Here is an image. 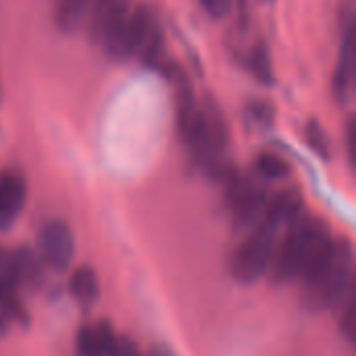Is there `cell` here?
I'll list each match as a JSON object with an SVG mask.
<instances>
[{
  "mask_svg": "<svg viewBox=\"0 0 356 356\" xmlns=\"http://www.w3.org/2000/svg\"><path fill=\"white\" fill-rule=\"evenodd\" d=\"M302 298L309 309L342 307L355 288V252L348 240L327 242L302 273Z\"/></svg>",
  "mask_w": 356,
  "mask_h": 356,
  "instance_id": "1",
  "label": "cell"
},
{
  "mask_svg": "<svg viewBox=\"0 0 356 356\" xmlns=\"http://www.w3.org/2000/svg\"><path fill=\"white\" fill-rule=\"evenodd\" d=\"M330 234L327 225L317 217H298L282 246L273 252V275L277 282L288 284L302 277L305 269L313 263V259L327 246Z\"/></svg>",
  "mask_w": 356,
  "mask_h": 356,
  "instance_id": "2",
  "label": "cell"
},
{
  "mask_svg": "<svg viewBox=\"0 0 356 356\" xmlns=\"http://www.w3.org/2000/svg\"><path fill=\"white\" fill-rule=\"evenodd\" d=\"M273 240H275V229L261 221L257 232L234 254L232 275L236 282L252 286L267 275L273 263V252H275Z\"/></svg>",
  "mask_w": 356,
  "mask_h": 356,
  "instance_id": "3",
  "label": "cell"
},
{
  "mask_svg": "<svg viewBox=\"0 0 356 356\" xmlns=\"http://www.w3.org/2000/svg\"><path fill=\"white\" fill-rule=\"evenodd\" d=\"M40 254L54 271H67L75 257L73 232L65 221H48L40 232Z\"/></svg>",
  "mask_w": 356,
  "mask_h": 356,
  "instance_id": "4",
  "label": "cell"
},
{
  "mask_svg": "<svg viewBox=\"0 0 356 356\" xmlns=\"http://www.w3.org/2000/svg\"><path fill=\"white\" fill-rule=\"evenodd\" d=\"M131 10V0H90L86 23L88 33L96 44H102L104 38L121 23V19Z\"/></svg>",
  "mask_w": 356,
  "mask_h": 356,
  "instance_id": "5",
  "label": "cell"
},
{
  "mask_svg": "<svg viewBox=\"0 0 356 356\" xmlns=\"http://www.w3.org/2000/svg\"><path fill=\"white\" fill-rule=\"evenodd\" d=\"M229 207L236 223L248 225L257 221V217L265 209V194L259 184L252 179H236L229 188Z\"/></svg>",
  "mask_w": 356,
  "mask_h": 356,
  "instance_id": "6",
  "label": "cell"
},
{
  "mask_svg": "<svg viewBox=\"0 0 356 356\" xmlns=\"http://www.w3.org/2000/svg\"><path fill=\"white\" fill-rule=\"evenodd\" d=\"M25 181L17 173L0 175V232H6L23 211Z\"/></svg>",
  "mask_w": 356,
  "mask_h": 356,
  "instance_id": "7",
  "label": "cell"
},
{
  "mask_svg": "<svg viewBox=\"0 0 356 356\" xmlns=\"http://www.w3.org/2000/svg\"><path fill=\"white\" fill-rule=\"evenodd\" d=\"M302 213V194L296 188L280 192L265 209H263V223L273 227L275 232L282 225H292Z\"/></svg>",
  "mask_w": 356,
  "mask_h": 356,
  "instance_id": "8",
  "label": "cell"
},
{
  "mask_svg": "<svg viewBox=\"0 0 356 356\" xmlns=\"http://www.w3.org/2000/svg\"><path fill=\"white\" fill-rule=\"evenodd\" d=\"M117 336L106 323L86 325L77 334V355L79 356H113Z\"/></svg>",
  "mask_w": 356,
  "mask_h": 356,
  "instance_id": "9",
  "label": "cell"
},
{
  "mask_svg": "<svg viewBox=\"0 0 356 356\" xmlns=\"http://www.w3.org/2000/svg\"><path fill=\"white\" fill-rule=\"evenodd\" d=\"M69 290L75 302H79L81 307H92L100 296V282L96 271L92 267L75 269L69 280Z\"/></svg>",
  "mask_w": 356,
  "mask_h": 356,
  "instance_id": "10",
  "label": "cell"
},
{
  "mask_svg": "<svg viewBox=\"0 0 356 356\" xmlns=\"http://www.w3.org/2000/svg\"><path fill=\"white\" fill-rule=\"evenodd\" d=\"M355 33H353V29H348V33L344 38V46H342V58H340V65H338V71H336V79H334L336 94H338V98L342 102L350 94L353 79H355Z\"/></svg>",
  "mask_w": 356,
  "mask_h": 356,
  "instance_id": "11",
  "label": "cell"
},
{
  "mask_svg": "<svg viewBox=\"0 0 356 356\" xmlns=\"http://www.w3.org/2000/svg\"><path fill=\"white\" fill-rule=\"evenodd\" d=\"M90 0H56V25L63 31H75L88 13Z\"/></svg>",
  "mask_w": 356,
  "mask_h": 356,
  "instance_id": "12",
  "label": "cell"
},
{
  "mask_svg": "<svg viewBox=\"0 0 356 356\" xmlns=\"http://www.w3.org/2000/svg\"><path fill=\"white\" fill-rule=\"evenodd\" d=\"M248 69L250 73L263 83V86H271L273 83V67H271V56L267 52V48L263 44L254 46L250 50L248 56Z\"/></svg>",
  "mask_w": 356,
  "mask_h": 356,
  "instance_id": "13",
  "label": "cell"
},
{
  "mask_svg": "<svg viewBox=\"0 0 356 356\" xmlns=\"http://www.w3.org/2000/svg\"><path fill=\"white\" fill-rule=\"evenodd\" d=\"M257 169H259V173H261L263 177H267V179H284V177L290 175V165H288L282 156L271 154V152H265V154L259 156Z\"/></svg>",
  "mask_w": 356,
  "mask_h": 356,
  "instance_id": "14",
  "label": "cell"
},
{
  "mask_svg": "<svg viewBox=\"0 0 356 356\" xmlns=\"http://www.w3.org/2000/svg\"><path fill=\"white\" fill-rule=\"evenodd\" d=\"M307 140L311 144V148L321 154V156H330V142H327V136L323 131V127L317 123V121H311L307 125Z\"/></svg>",
  "mask_w": 356,
  "mask_h": 356,
  "instance_id": "15",
  "label": "cell"
},
{
  "mask_svg": "<svg viewBox=\"0 0 356 356\" xmlns=\"http://www.w3.org/2000/svg\"><path fill=\"white\" fill-rule=\"evenodd\" d=\"M15 271H13V254L0 246V288H15Z\"/></svg>",
  "mask_w": 356,
  "mask_h": 356,
  "instance_id": "16",
  "label": "cell"
},
{
  "mask_svg": "<svg viewBox=\"0 0 356 356\" xmlns=\"http://www.w3.org/2000/svg\"><path fill=\"white\" fill-rule=\"evenodd\" d=\"M202 6H204V10H207L211 17L221 19V17H225V15L229 13L232 0H202Z\"/></svg>",
  "mask_w": 356,
  "mask_h": 356,
  "instance_id": "17",
  "label": "cell"
},
{
  "mask_svg": "<svg viewBox=\"0 0 356 356\" xmlns=\"http://www.w3.org/2000/svg\"><path fill=\"white\" fill-rule=\"evenodd\" d=\"M113 356H142V353L138 350V346H136L131 340H127V338H117Z\"/></svg>",
  "mask_w": 356,
  "mask_h": 356,
  "instance_id": "18",
  "label": "cell"
},
{
  "mask_svg": "<svg viewBox=\"0 0 356 356\" xmlns=\"http://www.w3.org/2000/svg\"><path fill=\"white\" fill-rule=\"evenodd\" d=\"M355 138H356V129H355V121H350L348 125V152H350V161L355 163Z\"/></svg>",
  "mask_w": 356,
  "mask_h": 356,
  "instance_id": "19",
  "label": "cell"
},
{
  "mask_svg": "<svg viewBox=\"0 0 356 356\" xmlns=\"http://www.w3.org/2000/svg\"><path fill=\"white\" fill-rule=\"evenodd\" d=\"M6 325H8V315L0 309V334L6 332Z\"/></svg>",
  "mask_w": 356,
  "mask_h": 356,
  "instance_id": "20",
  "label": "cell"
}]
</instances>
